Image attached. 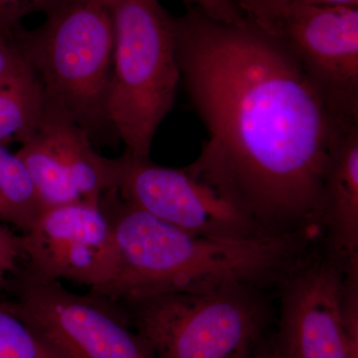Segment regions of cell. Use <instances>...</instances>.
Returning <instances> with one entry per match:
<instances>
[{
	"label": "cell",
	"instance_id": "obj_8",
	"mask_svg": "<svg viewBox=\"0 0 358 358\" xmlns=\"http://www.w3.org/2000/svg\"><path fill=\"white\" fill-rule=\"evenodd\" d=\"M23 274L42 281H69L103 288L114 273V231L100 204L81 200L42 211L21 233Z\"/></svg>",
	"mask_w": 358,
	"mask_h": 358
},
{
	"label": "cell",
	"instance_id": "obj_13",
	"mask_svg": "<svg viewBox=\"0 0 358 358\" xmlns=\"http://www.w3.org/2000/svg\"><path fill=\"white\" fill-rule=\"evenodd\" d=\"M20 145L16 155L29 174L44 209L83 200L41 124Z\"/></svg>",
	"mask_w": 358,
	"mask_h": 358
},
{
	"label": "cell",
	"instance_id": "obj_23",
	"mask_svg": "<svg viewBox=\"0 0 358 358\" xmlns=\"http://www.w3.org/2000/svg\"><path fill=\"white\" fill-rule=\"evenodd\" d=\"M252 358H282L275 348L273 338L261 339L260 343L256 346Z\"/></svg>",
	"mask_w": 358,
	"mask_h": 358
},
{
	"label": "cell",
	"instance_id": "obj_21",
	"mask_svg": "<svg viewBox=\"0 0 358 358\" xmlns=\"http://www.w3.org/2000/svg\"><path fill=\"white\" fill-rule=\"evenodd\" d=\"M187 7L199 9L212 20L227 23H239L245 16L234 0H182Z\"/></svg>",
	"mask_w": 358,
	"mask_h": 358
},
{
	"label": "cell",
	"instance_id": "obj_6",
	"mask_svg": "<svg viewBox=\"0 0 358 358\" xmlns=\"http://www.w3.org/2000/svg\"><path fill=\"white\" fill-rule=\"evenodd\" d=\"M13 301L20 317L57 358H155L117 301L73 293L62 282L18 271Z\"/></svg>",
	"mask_w": 358,
	"mask_h": 358
},
{
	"label": "cell",
	"instance_id": "obj_15",
	"mask_svg": "<svg viewBox=\"0 0 358 358\" xmlns=\"http://www.w3.org/2000/svg\"><path fill=\"white\" fill-rule=\"evenodd\" d=\"M44 210L31 178L16 152L0 145V223L24 233Z\"/></svg>",
	"mask_w": 358,
	"mask_h": 358
},
{
	"label": "cell",
	"instance_id": "obj_20",
	"mask_svg": "<svg viewBox=\"0 0 358 358\" xmlns=\"http://www.w3.org/2000/svg\"><path fill=\"white\" fill-rule=\"evenodd\" d=\"M28 70L14 33L0 34V84L11 81Z\"/></svg>",
	"mask_w": 358,
	"mask_h": 358
},
{
	"label": "cell",
	"instance_id": "obj_17",
	"mask_svg": "<svg viewBox=\"0 0 358 358\" xmlns=\"http://www.w3.org/2000/svg\"><path fill=\"white\" fill-rule=\"evenodd\" d=\"M66 0H0V34H13L32 14L47 13Z\"/></svg>",
	"mask_w": 358,
	"mask_h": 358
},
{
	"label": "cell",
	"instance_id": "obj_11",
	"mask_svg": "<svg viewBox=\"0 0 358 358\" xmlns=\"http://www.w3.org/2000/svg\"><path fill=\"white\" fill-rule=\"evenodd\" d=\"M320 226L327 256L341 264L358 257V122L343 124L331 145Z\"/></svg>",
	"mask_w": 358,
	"mask_h": 358
},
{
	"label": "cell",
	"instance_id": "obj_12",
	"mask_svg": "<svg viewBox=\"0 0 358 358\" xmlns=\"http://www.w3.org/2000/svg\"><path fill=\"white\" fill-rule=\"evenodd\" d=\"M42 129L62 160L75 187L86 201L99 203L105 193L117 189L122 159H107L96 152L90 134L69 115L45 102Z\"/></svg>",
	"mask_w": 358,
	"mask_h": 358
},
{
	"label": "cell",
	"instance_id": "obj_1",
	"mask_svg": "<svg viewBox=\"0 0 358 358\" xmlns=\"http://www.w3.org/2000/svg\"><path fill=\"white\" fill-rule=\"evenodd\" d=\"M183 81L208 138L185 166L265 233L320 230L329 152L346 122L280 37L194 7L176 17Z\"/></svg>",
	"mask_w": 358,
	"mask_h": 358
},
{
	"label": "cell",
	"instance_id": "obj_10",
	"mask_svg": "<svg viewBox=\"0 0 358 358\" xmlns=\"http://www.w3.org/2000/svg\"><path fill=\"white\" fill-rule=\"evenodd\" d=\"M345 265L331 257H310L281 287L278 331L282 358H352L341 312Z\"/></svg>",
	"mask_w": 358,
	"mask_h": 358
},
{
	"label": "cell",
	"instance_id": "obj_3",
	"mask_svg": "<svg viewBox=\"0 0 358 358\" xmlns=\"http://www.w3.org/2000/svg\"><path fill=\"white\" fill-rule=\"evenodd\" d=\"M33 29L14 35L45 102L89 134L109 124L114 25L107 0H66Z\"/></svg>",
	"mask_w": 358,
	"mask_h": 358
},
{
	"label": "cell",
	"instance_id": "obj_18",
	"mask_svg": "<svg viewBox=\"0 0 358 358\" xmlns=\"http://www.w3.org/2000/svg\"><path fill=\"white\" fill-rule=\"evenodd\" d=\"M247 20L253 21L271 34H277L278 25L286 13L288 0H234Z\"/></svg>",
	"mask_w": 358,
	"mask_h": 358
},
{
	"label": "cell",
	"instance_id": "obj_9",
	"mask_svg": "<svg viewBox=\"0 0 358 358\" xmlns=\"http://www.w3.org/2000/svg\"><path fill=\"white\" fill-rule=\"evenodd\" d=\"M275 36L329 112L358 122V7L289 6Z\"/></svg>",
	"mask_w": 358,
	"mask_h": 358
},
{
	"label": "cell",
	"instance_id": "obj_7",
	"mask_svg": "<svg viewBox=\"0 0 358 358\" xmlns=\"http://www.w3.org/2000/svg\"><path fill=\"white\" fill-rule=\"evenodd\" d=\"M117 192L129 204L179 229L220 240L264 234L248 214L185 167L159 166L124 152Z\"/></svg>",
	"mask_w": 358,
	"mask_h": 358
},
{
	"label": "cell",
	"instance_id": "obj_4",
	"mask_svg": "<svg viewBox=\"0 0 358 358\" xmlns=\"http://www.w3.org/2000/svg\"><path fill=\"white\" fill-rule=\"evenodd\" d=\"M114 25L108 121L126 152L150 159L181 81L176 16L159 0H107Z\"/></svg>",
	"mask_w": 358,
	"mask_h": 358
},
{
	"label": "cell",
	"instance_id": "obj_5",
	"mask_svg": "<svg viewBox=\"0 0 358 358\" xmlns=\"http://www.w3.org/2000/svg\"><path fill=\"white\" fill-rule=\"evenodd\" d=\"M155 358H252L268 310L259 289L230 284L124 303Z\"/></svg>",
	"mask_w": 358,
	"mask_h": 358
},
{
	"label": "cell",
	"instance_id": "obj_22",
	"mask_svg": "<svg viewBox=\"0 0 358 358\" xmlns=\"http://www.w3.org/2000/svg\"><path fill=\"white\" fill-rule=\"evenodd\" d=\"M294 4H300V6L358 7V0H288L287 8L289 6H294Z\"/></svg>",
	"mask_w": 358,
	"mask_h": 358
},
{
	"label": "cell",
	"instance_id": "obj_19",
	"mask_svg": "<svg viewBox=\"0 0 358 358\" xmlns=\"http://www.w3.org/2000/svg\"><path fill=\"white\" fill-rule=\"evenodd\" d=\"M25 260L21 234L0 223V289L13 279Z\"/></svg>",
	"mask_w": 358,
	"mask_h": 358
},
{
	"label": "cell",
	"instance_id": "obj_2",
	"mask_svg": "<svg viewBox=\"0 0 358 358\" xmlns=\"http://www.w3.org/2000/svg\"><path fill=\"white\" fill-rule=\"evenodd\" d=\"M114 231L115 264L96 292L120 305L224 285L278 284L305 263L320 237L315 230L264 233L242 240L192 234L136 208L117 190L99 200Z\"/></svg>",
	"mask_w": 358,
	"mask_h": 358
},
{
	"label": "cell",
	"instance_id": "obj_16",
	"mask_svg": "<svg viewBox=\"0 0 358 358\" xmlns=\"http://www.w3.org/2000/svg\"><path fill=\"white\" fill-rule=\"evenodd\" d=\"M0 358H57L20 317L13 301H0Z\"/></svg>",
	"mask_w": 358,
	"mask_h": 358
},
{
	"label": "cell",
	"instance_id": "obj_14",
	"mask_svg": "<svg viewBox=\"0 0 358 358\" xmlns=\"http://www.w3.org/2000/svg\"><path fill=\"white\" fill-rule=\"evenodd\" d=\"M44 107L43 93L30 69L0 84V145L22 143L34 133Z\"/></svg>",
	"mask_w": 358,
	"mask_h": 358
}]
</instances>
